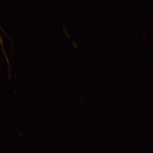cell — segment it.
Segmentation results:
<instances>
[{
  "label": "cell",
  "instance_id": "1",
  "mask_svg": "<svg viewBox=\"0 0 153 153\" xmlns=\"http://www.w3.org/2000/svg\"><path fill=\"white\" fill-rule=\"evenodd\" d=\"M0 43H1V44L2 50H3V53H4V54L5 58H6V61H7V65H8V66H10V62L9 59H8V58H7V55H6V52H5L4 48V46H3V40H2V39H1V36H0Z\"/></svg>",
  "mask_w": 153,
  "mask_h": 153
}]
</instances>
